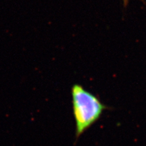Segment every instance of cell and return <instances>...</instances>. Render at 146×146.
Instances as JSON below:
<instances>
[{
	"label": "cell",
	"mask_w": 146,
	"mask_h": 146,
	"mask_svg": "<svg viewBox=\"0 0 146 146\" xmlns=\"http://www.w3.org/2000/svg\"><path fill=\"white\" fill-rule=\"evenodd\" d=\"M71 94L76 135L78 137L99 119L106 107L98 97L78 84L73 85Z\"/></svg>",
	"instance_id": "obj_1"
},
{
	"label": "cell",
	"mask_w": 146,
	"mask_h": 146,
	"mask_svg": "<svg viewBox=\"0 0 146 146\" xmlns=\"http://www.w3.org/2000/svg\"><path fill=\"white\" fill-rule=\"evenodd\" d=\"M124 1H125V2H127V1H128V0H124Z\"/></svg>",
	"instance_id": "obj_2"
}]
</instances>
